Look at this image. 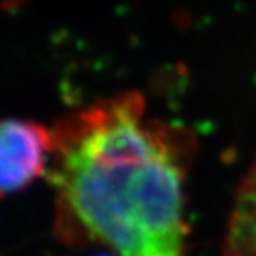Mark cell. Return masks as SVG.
<instances>
[{
	"label": "cell",
	"instance_id": "obj_3",
	"mask_svg": "<svg viewBox=\"0 0 256 256\" xmlns=\"http://www.w3.org/2000/svg\"><path fill=\"white\" fill-rule=\"evenodd\" d=\"M222 256H256V160L236 188L222 240Z\"/></svg>",
	"mask_w": 256,
	"mask_h": 256
},
{
	"label": "cell",
	"instance_id": "obj_2",
	"mask_svg": "<svg viewBox=\"0 0 256 256\" xmlns=\"http://www.w3.org/2000/svg\"><path fill=\"white\" fill-rule=\"evenodd\" d=\"M51 156V128L34 120L5 119L0 132L2 196L19 193L44 176Z\"/></svg>",
	"mask_w": 256,
	"mask_h": 256
},
{
	"label": "cell",
	"instance_id": "obj_1",
	"mask_svg": "<svg viewBox=\"0 0 256 256\" xmlns=\"http://www.w3.org/2000/svg\"><path fill=\"white\" fill-rule=\"evenodd\" d=\"M51 133L60 242L116 256H187L193 132L148 118L144 98L128 91L60 118Z\"/></svg>",
	"mask_w": 256,
	"mask_h": 256
}]
</instances>
